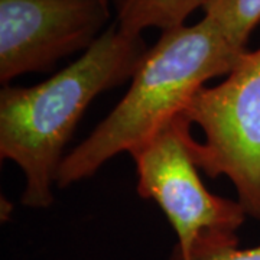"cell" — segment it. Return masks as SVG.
I'll return each instance as SVG.
<instances>
[{
	"label": "cell",
	"mask_w": 260,
	"mask_h": 260,
	"mask_svg": "<svg viewBox=\"0 0 260 260\" xmlns=\"http://www.w3.org/2000/svg\"><path fill=\"white\" fill-rule=\"evenodd\" d=\"M148 45L114 20L83 55L42 83L3 85L0 91V158L25 175L22 204L35 210L54 203V186L84 112L94 99L133 78Z\"/></svg>",
	"instance_id": "cell-1"
},
{
	"label": "cell",
	"mask_w": 260,
	"mask_h": 260,
	"mask_svg": "<svg viewBox=\"0 0 260 260\" xmlns=\"http://www.w3.org/2000/svg\"><path fill=\"white\" fill-rule=\"evenodd\" d=\"M247 52V51H246ZM210 18L162 30L132 78L127 93L95 129L67 153L56 186L91 178L121 152L132 153L181 116L194 94L229 75L244 55Z\"/></svg>",
	"instance_id": "cell-2"
},
{
	"label": "cell",
	"mask_w": 260,
	"mask_h": 260,
	"mask_svg": "<svg viewBox=\"0 0 260 260\" xmlns=\"http://www.w3.org/2000/svg\"><path fill=\"white\" fill-rule=\"evenodd\" d=\"M191 123L175 117L130 153L136 164L138 194L167 215L178 242L171 260H200L223 246H239L247 214L237 200L210 192L191 150Z\"/></svg>",
	"instance_id": "cell-3"
},
{
	"label": "cell",
	"mask_w": 260,
	"mask_h": 260,
	"mask_svg": "<svg viewBox=\"0 0 260 260\" xmlns=\"http://www.w3.org/2000/svg\"><path fill=\"white\" fill-rule=\"evenodd\" d=\"M182 114L204 133L203 143L191 140L198 169L229 178L260 223V48L242 55L223 83L201 87Z\"/></svg>",
	"instance_id": "cell-4"
},
{
	"label": "cell",
	"mask_w": 260,
	"mask_h": 260,
	"mask_svg": "<svg viewBox=\"0 0 260 260\" xmlns=\"http://www.w3.org/2000/svg\"><path fill=\"white\" fill-rule=\"evenodd\" d=\"M102 0H0V83L54 71L87 51L110 20Z\"/></svg>",
	"instance_id": "cell-5"
},
{
	"label": "cell",
	"mask_w": 260,
	"mask_h": 260,
	"mask_svg": "<svg viewBox=\"0 0 260 260\" xmlns=\"http://www.w3.org/2000/svg\"><path fill=\"white\" fill-rule=\"evenodd\" d=\"M119 28L129 34L145 29L162 30L185 25L188 16L203 9L207 0H110Z\"/></svg>",
	"instance_id": "cell-6"
},
{
	"label": "cell",
	"mask_w": 260,
	"mask_h": 260,
	"mask_svg": "<svg viewBox=\"0 0 260 260\" xmlns=\"http://www.w3.org/2000/svg\"><path fill=\"white\" fill-rule=\"evenodd\" d=\"M203 10L234 47L249 51L247 42L260 23V0H207Z\"/></svg>",
	"instance_id": "cell-7"
},
{
	"label": "cell",
	"mask_w": 260,
	"mask_h": 260,
	"mask_svg": "<svg viewBox=\"0 0 260 260\" xmlns=\"http://www.w3.org/2000/svg\"><path fill=\"white\" fill-rule=\"evenodd\" d=\"M200 260H260V244L250 249H240L239 246H223L208 251Z\"/></svg>",
	"instance_id": "cell-8"
},
{
	"label": "cell",
	"mask_w": 260,
	"mask_h": 260,
	"mask_svg": "<svg viewBox=\"0 0 260 260\" xmlns=\"http://www.w3.org/2000/svg\"><path fill=\"white\" fill-rule=\"evenodd\" d=\"M103 3H106V5H109V6H110V5H112V2H110V0H102Z\"/></svg>",
	"instance_id": "cell-9"
}]
</instances>
